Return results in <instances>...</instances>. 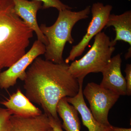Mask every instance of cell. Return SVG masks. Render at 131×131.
I'll use <instances>...</instances> for the list:
<instances>
[{"instance_id": "1", "label": "cell", "mask_w": 131, "mask_h": 131, "mask_svg": "<svg viewBox=\"0 0 131 131\" xmlns=\"http://www.w3.org/2000/svg\"><path fill=\"white\" fill-rule=\"evenodd\" d=\"M69 66L65 62L54 63L38 57L27 68L22 80L29 100L57 120H59V102L64 97L76 96L80 88L78 80L69 73Z\"/></svg>"}, {"instance_id": "2", "label": "cell", "mask_w": 131, "mask_h": 131, "mask_svg": "<svg viewBox=\"0 0 131 131\" xmlns=\"http://www.w3.org/2000/svg\"><path fill=\"white\" fill-rule=\"evenodd\" d=\"M12 0H0V71L26 54L34 31L16 13Z\"/></svg>"}, {"instance_id": "3", "label": "cell", "mask_w": 131, "mask_h": 131, "mask_svg": "<svg viewBox=\"0 0 131 131\" xmlns=\"http://www.w3.org/2000/svg\"><path fill=\"white\" fill-rule=\"evenodd\" d=\"M90 9L89 6L78 12L61 10L59 11L58 17L52 25L47 26L42 24L39 26L48 42L44 54L46 60L56 63L64 62L63 54L65 45L67 42L72 44L74 42L71 34L73 27L78 21L88 18Z\"/></svg>"}, {"instance_id": "4", "label": "cell", "mask_w": 131, "mask_h": 131, "mask_svg": "<svg viewBox=\"0 0 131 131\" xmlns=\"http://www.w3.org/2000/svg\"><path fill=\"white\" fill-rule=\"evenodd\" d=\"M91 49L81 58L69 65V71L78 80H84L91 73H101L110 62L117 43L111 40L104 32L94 37Z\"/></svg>"}, {"instance_id": "5", "label": "cell", "mask_w": 131, "mask_h": 131, "mask_svg": "<svg viewBox=\"0 0 131 131\" xmlns=\"http://www.w3.org/2000/svg\"><path fill=\"white\" fill-rule=\"evenodd\" d=\"M83 94L89 103L95 119L104 125L112 126L108 119V113L120 96L94 82L88 83Z\"/></svg>"}, {"instance_id": "6", "label": "cell", "mask_w": 131, "mask_h": 131, "mask_svg": "<svg viewBox=\"0 0 131 131\" xmlns=\"http://www.w3.org/2000/svg\"><path fill=\"white\" fill-rule=\"evenodd\" d=\"M113 9L112 5H105L100 2L94 3L91 7L92 19L87 28L86 32L81 40L71 50L69 56L65 59L66 63L69 64L82 54L85 49L93 38L94 37L105 27L109 15Z\"/></svg>"}, {"instance_id": "7", "label": "cell", "mask_w": 131, "mask_h": 131, "mask_svg": "<svg viewBox=\"0 0 131 131\" xmlns=\"http://www.w3.org/2000/svg\"><path fill=\"white\" fill-rule=\"evenodd\" d=\"M45 51L46 46L39 40H35L31 48L22 57L7 70L0 72V88L8 89L14 86L18 79L22 81L28 67Z\"/></svg>"}, {"instance_id": "8", "label": "cell", "mask_w": 131, "mask_h": 131, "mask_svg": "<svg viewBox=\"0 0 131 131\" xmlns=\"http://www.w3.org/2000/svg\"><path fill=\"white\" fill-rule=\"evenodd\" d=\"M122 62L120 54L112 58L109 63L101 72L103 78L100 84L102 87L120 96L126 95V82L121 70Z\"/></svg>"}, {"instance_id": "9", "label": "cell", "mask_w": 131, "mask_h": 131, "mask_svg": "<svg viewBox=\"0 0 131 131\" xmlns=\"http://www.w3.org/2000/svg\"><path fill=\"white\" fill-rule=\"evenodd\" d=\"M14 3V9L16 14L36 33L38 40L45 46L48 43L46 37L40 30L37 21L38 11L42 9V3L32 0H12Z\"/></svg>"}, {"instance_id": "10", "label": "cell", "mask_w": 131, "mask_h": 131, "mask_svg": "<svg viewBox=\"0 0 131 131\" xmlns=\"http://www.w3.org/2000/svg\"><path fill=\"white\" fill-rule=\"evenodd\" d=\"M80 88L78 93L73 97H67L68 102L74 106L81 117L83 124L89 131H113V126H106L98 122L94 118L85 103L83 94V79L78 80Z\"/></svg>"}, {"instance_id": "11", "label": "cell", "mask_w": 131, "mask_h": 131, "mask_svg": "<svg viewBox=\"0 0 131 131\" xmlns=\"http://www.w3.org/2000/svg\"><path fill=\"white\" fill-rule=\"evenodd\" d=\"M12 115L22 117L39 115L42 111L35 106L19 89L6 100L1 102Z\"/></svg>"}, {"instance_id": "12", "label": "cell", "mask_w": 131, "mask_h": 131, "mask_svg": "<svg viewBox=\"0 0 131 131\" xmlns=\"http://www.w3.org/2000/svg\"><path fill=\"white\" fill-rule=\"evenodd\" d=\"M10 123V131H47L51 128L46 113L31 117L12 115Z\"/></svg>"}, {"instance_id": "13", "label": "cell", "mask_w": 131, "mask_h": 131, "mask_svg": "<svg viewBox=\"0 0 131 131\" xmlns=\"http://www.w3.org/2000/svg\"><path fill=\"white\" fill-rule=\"evenodd\" d=\"M113 26L115 32L114 42L123 41L131 46V11H126L122 14H110L108 16L105 27Z\"/></svg>"}, {"instance_id": "14", "label": "cell", "mask_w": 131, "mask_h": 131, "mask_svg": "<svg viewBox=\"0 0 131 131\" xmlns=\"http://www.w3.org/2000/svg\"><path fill=\"white\" fill-rule=\"evenodd\" d=\"M67 97L61 99L57 106V112L63 120L62 127L66 131H80V122L78 111L68 102Z\"/></svg>"}, {"instance_id": "15", "label": "cell", "mask_w": 131, "mask_h": 131, "mask_svg": "<svg viewBox=\"0 0 131 131\" xmlns=\"http://www.w3.org/2000/svg\"><path fill=\"white\" fill-rule=\"evenodd\" d=\"M43 3L42 9H46L50 8H56L58 11L65 9H71L72 8L63 3L60 0H34Z\"/></svg>"}, {"instance_id": "16", "label": "cell", "mask_w": 131, "mask_h": 131, "mask_svg": "<svg viewBox=\"0 0 131 131\" xmlns=\"http://www.w3.org/2000/svg\"><path fill=\"white\" fill-rule=\"evenodd\" d=\"M12 113L6 108L0 107V131H10Z\"/></svg>"}, {"instance_id": "17", "label": "cell", "mask_w": 131, "mask_h": 131, "mask_svg": "<svg viewBox=\"0 0 131 131\" xmlns=\"http://www.w3.org/2000/svg\"><path fill=\"white\" fill-rule=\"evenodd\" d=\"M126 73L125 79L126 82V95L130 96L131 95V64H127L125 70Z\"/></svg>"}, {"instance_id": "18", "label": "cell", "mask_w": 131, "mask_h": 131, "mask_svg": "<svg viewBox=\"0 0 131 131\" xmlns=\"http://www.w3.org/2000/svg\"><path fill=\"white\" fill-rule=\"evenodd\" d=\"M50 125L54 131H63L60 120H57L51 115H48Z\"/></svg>"}, {"instance_id": "19", "label": "cell", "mask_w": 131, "mask_h": 131, "mask_svg": "<svg viewBox=\"0 0 131 131\" xmlns=\"http://www.w3.org/2000/svg\"><path fill=\"white\" fill-rule=\"evenodd\" d=\"M113 131H131V128H125L113 126Z\"/></svg>"}, {"instance_id": "20", "label": "cell", "mask_w": 131, "mask_h": 131, "mask_svg": "<svg viewBox=\"0 0 131 131\" xmlns=\"http://www.w3.org/2000/svg\"><path fill=\"white\" fill-rule=\"evenodd\" d=\"M131 56V47L129 48L128 50V52H127L126 54H125V58L126 59H128L130 58Z\"/></svg>"}, {"instance_id": "21", "label": "cell", "mask_w": 131, "mask_h": 131, "mask_svg": "<svg viewBox=\"0 0 131 131\" xmlns=\"http://www.w3.org/2000/svg\"><path fill=\"white\" fill-rule=\"evenodd\" d=\"M47 131H53V130H52V129L51 128V129H49V130H48Z\"/></svg>"}, {"instance_id": "22", "label": "cell", "mask_w": 131, "mask_h": 131, "mask_svg": "<svg viewBox=\"0 0 131 131\" xmlns=\"http://www.w3.org/2000/svg\"><path fill=\"white\" fill-rule=\"evenodd\" d=\"M0 72H1V71H0Z\"/></svg>"}]
</instances>
